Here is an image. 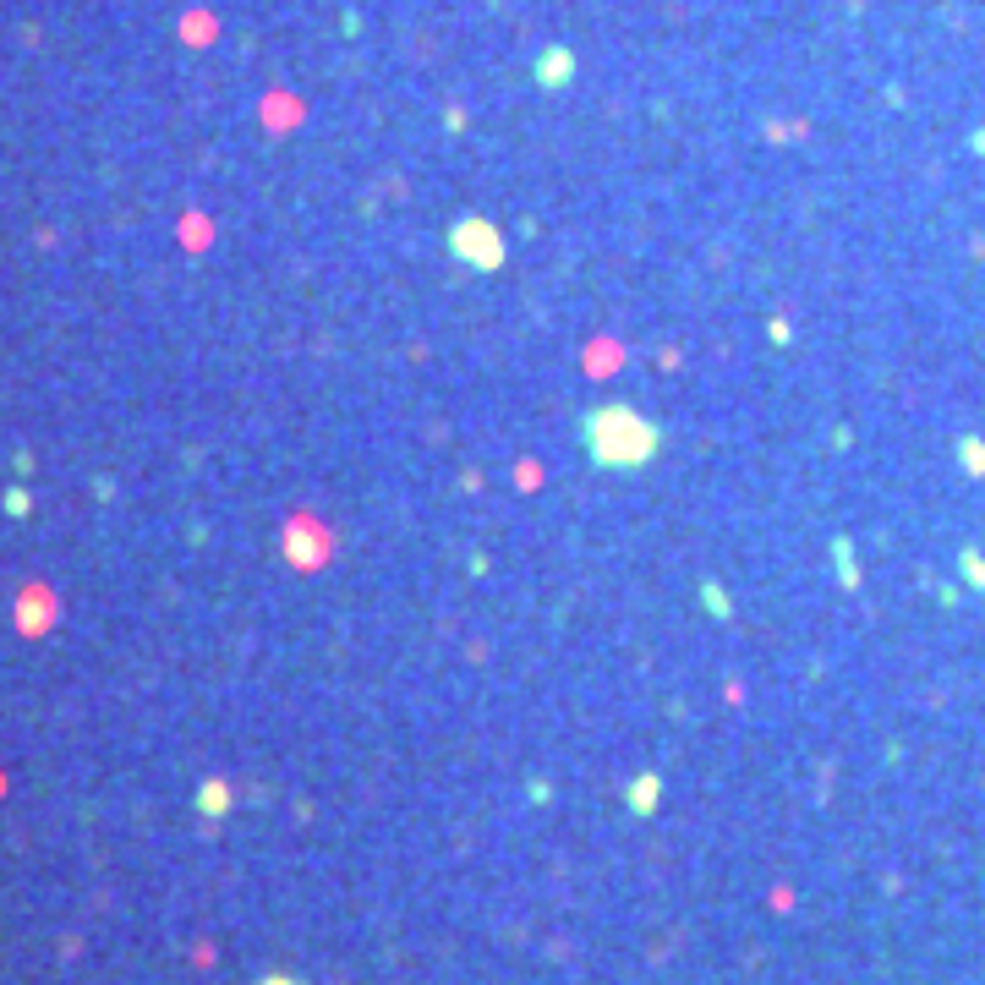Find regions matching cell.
<instances>
[{"instance_id": "4", "label": "cell", "mask_w": 985, "mask_h": 985, "mask_svg": "<svg viewBox=\"0 0 985 985\" xmlns=\"http://www.w3.org/2000/svg\"><path fill=\"white\" fill-rule=\"evenodd\" d=\"M832 564H838V575H843V586H860V570H854V553H849V542H832Z\"/></svg>"}, {"instance_id": "5", "label": "cell", "mask_w": 985, "mask_h": 985, "mask_svg": "<svg viewBox=\"0 0 985 985\" xmlns=\"http://www.w3.org/2000/svg\"><path fill=\"white\" fill-rule=\"evenodd\" d=\"M701 608H712L717 619H728V597H723V586L706 581V586H701Z\"/></svg>"}, {"instance_id": "6", "label": "cell", "mask_w": 985, "mask_h": 985, "mask_svg": "<svg viewBox=\"0 0 985 985\" xmlns=\"http://www.w3.org/2000/svg\"><path fill=\"white\" fill-rule=\"evenodd\" d=\"M263 985H296V980H263Z\"/></svg>"}, {"instance_id": "3", "label": "cell", "mask_w": 985, "mask_h": 985, "mask_svg": "<svg viewBox=\"0 0 985 985\" xmlns=\"http://www.w3.org/2000/svg\"><path fill=\"white\" fill-rule=\"evenodd\" d=\"M624 799H630V810H635V816H652V810H657V799H663V778H657V772H641V778H635L630 788H624Z\"/></svg>"}, {"instance_id": "1", "label": "cell", "mask_w": 985, "mask_h": 985, "mask_svg": "<svg viewBox=\"0 0 985 985\" xmlns=\"http://www.w3.org/2000/svg\"><path fill=\"white\" fill-rule=\"evenodd\" d=\"M581 444L602 471H641L663 449V427L630 405H591L581 416Z\"/></svg>"}, {"instance_id": "2", "label": "cell", "mask_w": 985, "mask_h": 985, "mask_svg": "<svg viewBox=\"0 0 985 985\" xmlns=\"http://www.w3.org/2000/svg\"><path fill=\"white\" fill-rule=\"evenodd\" d=\"M444 247H449V258L466 263L471 274L504 269V236H498V225H488V219H455Z\"/></svg>"}]
</instances>
